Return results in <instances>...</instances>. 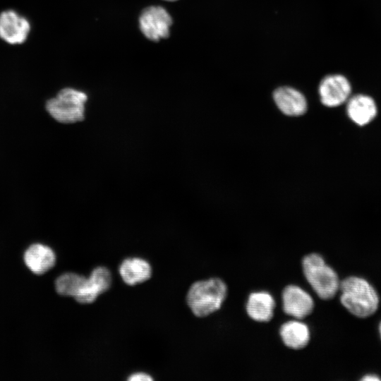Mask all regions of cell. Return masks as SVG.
Returning a JSON list of instances; mask_svg holds the SVG:
<instances>
[{
  "mask_svg": "<svg viewBox=\"0 0 381 381\" xmlns=\"http://www.w3.org/2000/svg\"><path fill=\"white\" fill-rule=\"evenodd\" d=\"M340 301L352 315L365 318L373 315L379 306V296L375 288L365 279L356 276L340 282Z\"/></svg>",
  "mask_w": 381,
  "mask_h": 381,
  "instance_id": "6da1fadb",
  "label": "cell"
},
{
  "mask_svg": "<svg viewBox=\"0 0 381 381\" xmlns=\"http://www.w3.org/2000/svg\"><path fill=\"white\" fill-rule=\"evenodd\" d=\"M227 293L226 284L219 278L193 283L186 296L187 304L197 317H205L219 310Z\"/></svg>",
  "mask_w": 381,
  "mask_h": 381,
  "instance_id": "7a4b0ae2",
  "label": "cell"
},
{
  "mask_svg": "<svg viewBox=\"0 0 381 381\" xmlns=\"http://www.w3.org/2000/svg\"><path fill=\"white\" fill-rule=\"evenodd\" d=\"M304 276L317 295L323 300L334 297L339 290L337 272L318 253L305 256L302 260Z\"/></svg>",
  "mask_w": 381,
  "mask_h": 381,
  "instance_id": "3957f363",
  "label": "cell"
},
{
  "mask_svg": "<svg viewBox=\"0 0 381 381\" xmlns=\"http://www.w3.org/2000/svg\"><path fill=\"white\" fill-rule=\"evenodd\" d=\"M87 95L80 90L66 87L61 90L55 97L46 102V109L56 121L71 123L84 119Z\"/></svg>",
  "mask_w": 381,
  "mask_h": 381,
  "instance_id": "277c9868",
  "label": "cell"
},
{
  "mask_svg": "<svg viewBox=\"0 0 381 381\" xmlns=\"http://www.w3.org/2000/svg\"><path fill=\"white\" fill-rule=\"evenodd\" d=\"M171 25L172 18L168 11L160 6L145 8L139 17V26L142 33L154 42L167 38Z\"/></svg>",
  "mask_w": 381,
  "mask_h": 381,
  "instance_id": "5b68a950",
  "label": "cell"
},
{
  "mask_svg": "<svg viewBox=\"0 0 381 381\" xmlns=\"http://www.w3.org/2000/svg\"><path fill=\"white\" fill-rule=\"evenodd\" d=\"M352 87L348 78L339 73L324 77L318 86L321 103L329 108L341 106L351 97Z\"/></svg>",
  "mask_w": 381,
  "mask_h": 381,
  "instance_id": "8992f818",
  "label": "cell"
},
{
  "mask_svg": "<svg viewBox=\"0 0 381 381\" xmlns=\"http://www.w3.org/2000/svg\"><path fill=\"white\" fill-rule=\"evenodd\" d=\"M30 31L29 20L11 9L0 13V38L11 44L23 43Z\"/></svg>",
  "mask_w": 381,
  "mask_h": 381,
  "instance_id": "52a82bcc",
  "label": "cell"
},
{
  "mask_svg": "<svg viewBox=\"0 0 381 381\" xmlns=\"http://www.w3.org/2000/svg\"><path fill=\"white\" fill-rule=\"evenodd\" d=\"M346 116L354 125L363 127L370 124L378 114V106L370 95L363 93L349 98L346 106Z\"/></svg>",
  "mask_w": 381,
  "mask_h": 381,
  "instance_id": "ba28073f",
  "label": "cell"
},
{
  "mask_svg": "<svg viewBox=\"0 0 381 381\" xmlns=\"http://www.w3.org/2000/svg\"><path fill=\"white\" fill-rule=\"evenodd\" d=\"M284 312L297 320L309 315L314 308L310 295L296 285H288L282 291Z\"/></svg>",
  "mask_w": 381,
  "mask_h": 381,
  "instance_id": "9c48e42d",
  "label": "cell"
},
{
  "mask_svg": "<svg viewBox=\"0 0 381 381\" xmlns=\"http://www.w3.org/2000/svg\"><path fill=\"white\" fill-rule=\"evenodd\" d=\"M272 97L277 108L286 116H298L307 111L308 102L306 97L294 87H277L273 92Z\"/></svg>",
  "mask_w": 381,
  "mask_h": 381,
  "instance_id": "30bf717a",
  "label": "cell"
},
{
  "mask_svg": "<svg viewBox=\"0 0 381 381\" xmlns=\"http://www.w3.org/2000/svg\"><path fill=\"white\" fill-rule=\"evenodd\" d=\"M111 274L104 267L95 268L87 278L85 286L75 299L80 303L94 302L97 296L107 291L111 285Z\"/></svg>",
  "mask_w": 381,
  "mask_h": 381,
  "instance_id": "8fae6325",
  "label": "cell"
},
{
  "mask_svg": "<svg viewBox=\"0 0 381 381\" xmlns=\"http://www.w3.org/2000/svg\"><path fill=\"white\" fill-rule=\"evenodd\" d=\"M24 261L33 273L42 274L54 266L56 255L49 246L35 243L25 250Z\"/></svg>",
  "mask_w": 381,
  "mask_h": 381,
  "instance_id": "7c38bea8",
  "label": "cell"
},
{
  "mask_svg": "<svg viewBox=\"0 0 381 381\" xmlns=\"http://www.w3.org/2000/svg\"><path fill=\"white\" fill-rule=\"evenodd\" d=\"M275 301L267 291L251 293L246 303V309L248 316L257 322H268L274 314Z\"/></svg>",
  "mask_w": 381,
  "mask_h": 381,
  "instance_id": "4fadbf2b",
  "label": "cell"
},
{
  "mask_svg": "<svg viewBox=\"0 0 381 381\" xmlns=\"http://www.w3.org/2000/svg\"><path fill=\"white\" fill-rule=\"evenodd\" d=\"M119 270L123 281L131 286L147 281L152 275L150 263L140 258L125 259Z\"/></svg>",
  "mask_w": 381,
  "mask_h": 381,
  "instance_id": "5bb4252c",
  "label": "cell"
},
{
  "mask_svg": "<svg viewBox=\"0 0 381 381\" xmlns=\"http://www.w3.org/2000/svg\"><path fill=\"white\" fill-rule=\"evenodd\" d=\"M279 334L285 346L296 350L306 346L310 338L308 327L298 320L284 323L280 327Z\"/></svg>",
  "mask_w": 381,
  "mask_h": 381,
  "instance_id": "9a60e30c",
  "label": "cell"
},
{
  "mask_svg": "<svg viewBox=\"0 0 381 381\" xmlns=\"http://www.w3.org/2000/svg\"><path fill=\"white\" fill-rule=\"evenodd\" d=\"M87 278L76 273L68 272L60 275L55 282L56 292L64 296L75 298L82 291Z\"/></svg>",
  "mask_w": 381,
  "mask_h": 381,
  "instance_id": "2e32d148",
  "label": "cell"
},
{
  "mask_svg": "<svg viewBox=\"0 0 381 381\" xmlns=\"http://www.w3.org/2000/svg\"><path fill=\"white\" fill-rule=\"evenodd\" d=\"M130 381H150L153 378L150 375L144 373H136L131 375L128 378Z\"/></svg>",
  "mask_w": 381,
  "mask_h": 381,
  "instance_id": "e0dca14e",
  "label": "cell"
},
{
  "mask_svg": "<svg viewBox=\"0 0 381 381\" xmlns=\"http://www.w3.org/2000/svg\"><path fill=\"white\" fill-rule=\"evenodd\" d=\"M361 380H365V381H369V380L375 381V380H380V378L376 375L369 374V375H365L363 377L361 378Z\"/></svg>",
  "mask_w": 381,
  "mask_h": 381,
  "instance_id": "ac0fdd59",
  "label": "cell"
},
{
  "mask_svg": "<svg viewBox=\"0 0 381 381\" xmlns=\"http://www.w3.org/2000/svg\"><path fill=\"white\" fill-rule=\"evenodd\" d=\"M379 333H380V336L381 339V322H380V325H379Z\"/></svg>",
  "mask_w": 381,
  "mask_h": 381,
  "instance_id": "d6986e66",
  "label": "cell"
},
{
  "mask_svg": "<svg viewBox=\"0 0 381 381\" xmlns=\"http://www.w3.org/2000/svg\"><path fill=\"white\" fill-rule=\"evenodd\" d=\"M165 1H176V0H165Z\"/></svg>",
  "mask_w": 381,
  "mask_h": 381,
  "instance_id": "ffe728a7",
  "label": "cell"
}]
</instances>
